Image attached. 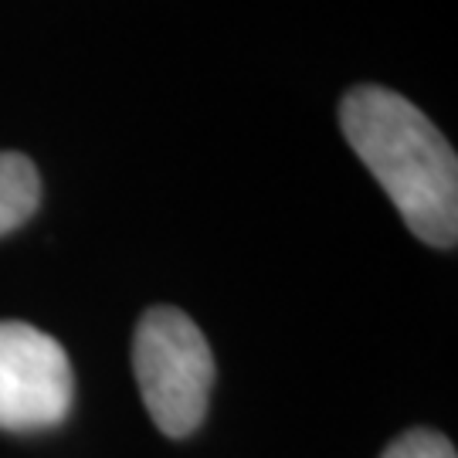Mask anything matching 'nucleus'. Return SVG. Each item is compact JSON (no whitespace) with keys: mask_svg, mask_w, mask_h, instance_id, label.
Listing matches in <instances>:
<instances>
[{"mask_svg":"<svg viewBox=\"0 0 458 458\" xmlns=\"http://www.w3.org/2000/svg\"><path fill=\"white\" fill-rule=\"evenodd\" d=\"M72 411V363L45 329L0 319V428L45 431Z\"/></svg>","mask_w":458,"mask_h":458,"instance_id":"obj_3","label":"nucleus"},{"mask_svg":"<svg viewBox=\"0 0 458 458\" xmlns=\"http://www.w3.org/2000/svg\"><path fill=\"white\" fill-rule=\"evenodd\" d=\"M380 458H458L455 445L431 428H411L401 438H394Z\"/></svg>","mask_w":458,"mask_h":458,"instance_id":"obj_5","label":"nucleus"},{"mask_svg":"<svg viewBox=\"0 0 458 458\" xmlns=\"http://www.w3.org/2000/svg\"><path fill=\"white\" fill-rule=\"evenodd\" d=\"M41 200L38 166L24 153H0V238L31 221Z\"/></svg>","mask_w":458,"mask_h":458,"instance_id":"obj_4","label":"nucleus"},{"mask_svg":"<svg viewBox=\"0 0 458 458\" xmlns=\"http://www.w3.org/2000/svg\"><path fill=\"white\" fill-rule=\"evenodd\" d=\"M340 126L411 234L431 248H455L458 160L442 130L414 102L380 85H357L346 92Z\"/></svg>","mask_w":458,"mask_h":458,"instance_id":"obj_1","label":"nucleus"},{"mask_svg":"<svg viewBox=\"0 0 458 458\" xmlns=\"http://www.w3.org/2000/svg\"><path fill=\"white\" fill-rule=\"evenodd\" d=\"M132 370L153 425L170 438L200 428L214 384V357L187 312L157 306L132 336Z\"/></svg>","mask_w":458,"mask_h":458,"instance_id":"obj_2","label":"nucleus"}]
</instances>
